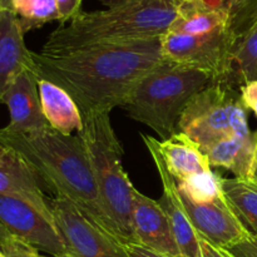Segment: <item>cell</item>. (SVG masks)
Instances as JSON below:
<instances>
[{"label": "cell", "instance_id": "cell-1", "mask_svg": "<svg viewBox=\"0 0 257 257\" xmlns=\"http://www.w3.org/2000/svg\"><path fill=\"white\" fill-rule=\"evenodd\" d=\"M161 39L33 52V72L65 90L83 117L123 107L138 83L163 62Z\"/></svg>", "mask_w": 257, "mask_h": 257}, {"label": "cell", "instance_id": "cell-2", "mask_svg": "<svg viewBox=\"0 0 257 257\" xmlns=\"http://www.w3.org/2000/svg\"><path fill=\"white\" fill-rule=\"evenodd\" d=\"M0 143L17 151L55 197L69 201L117 238L103 207L87 151L77 135H63L52 127L30 133H10L2 128Z\"/></svg>", "mask_w": 257, "mask_h": 257}, {"label": "cell", "instance_id": "cell-3", "mask_svg": "<svg viewBox=\"0 0 257 257\" xmlns=\"http://www.w3.org/2000/svg\"><path fill=\"white\" fill-rule=\"evenodd\" d=\"M105 9L82 12L52 32L40 52L64 53L102 44L162 38L177 17L175 0H102Z\"/></svg>", "mask_w": 257, "mask_h": 257}, {"label": "cell", "instance_id": "cell-4", "mask_svg": "<svg viewBox=\"0 0 257 257\" xmlns=\"http://www.w3.org/2000/svg\"><path fill=\"white\" fill-rule=\"evenodd\" d=\"M109 114L98 113L83 117V130L77 136L87 151L103 207L118 241L122 245L137 243L132 226L136 187L123 168V147Z\"/></svg>", "mask_w": 257, "mask_h": 257}, {"label": "cell", "instance_id": "cell-5", "mask_svg": "<svg viewBox=\"0 0 257 257\" xmlns=\"http://www.w3.org/2000/svg\"><path fill=\"white\" fill-rule=\"evenodd\" d=\"M212 83L208 73L163 60L138 83L122 108L165 141L178 132L190 100Z\"/></svg>", "mask_w": 257, "mask_h": 257}, {"label": "cell", "instance_id": "cell-6", "mask_svg": "<svg viewBox=\"0 0 257 257\" xmlns=\"http://www.w3.org/2000/svg\"><path fill=\"white\" fill-rule=\"evenodd\" d=\"M177 131L197 143L202 152L223 138L252 133L238 89L218 83L210 84L190 100Z\"/></svg>", "mask_w": 257, "mask_h": 257}, {"label": "cell", "instance_id": "cell-7", "mask_svg": "<svg viewBox=\"0 0 257 257\" xmlns=\"http://www.w3.org/2000/svg\"><path fill=\"white\" fill-rule=\"evenodd\" d=\"M232 49L233 43L227 30L206 35L168 30L161 39L163 60L208 73L213 83L220 82L225 75Z\"/></svg>", "mask_w": 257, "mask_h": 257}, {"label": "cell", "instance_id": "cell-8", "mask_svg": "<svg viewBox=\"0 0 257 257\" xmlns=\"http://www.w3.org/2000/svg\"><path fill=\"white\" fill-rule=\"evenodd\" d=\"M55 226L69 257H130L124 246L62 197L52 200Z\"/></svg>", "mask_w": 257, "mask_h": 257}, {"label": "cell", "instance_id": "cell-9", "mask_svg": "<svg viewBox=\"0 0 257 257\" xmlns=\"http://www.w3.org/2000/svg\"><path fill=\"white\" fill-rule=\"evenodd\" d=\"M0 222L14 237L49 256L67 255L54 221L17 197L0 195Z\"/></svg>", "mask_w": 257, "mask_h": 257}, {"label": "cell", "instance_id": "cell-10", "mask_svg": "<svg viewBox=\"0 0 257 257\" xmlns=\"http://www.w3.org/2000/svg\"><path fill=\"white\" fill-rule=\"evenodd\" d=\"M178 193L195 230L213 247L226 250L250 236L228 206L223 192L205 200H193L180 191Z\"/></svg>", "mask_w": 257, "mask_h": 257}, {"label": "cell", "instance_id": "cell-11", "mask_svg": "<svg viewBox=\"0 0 257 257\" xmlns=\"http://www.w3.org/2000/svg\"><path fill=\"white\" fill-rule=\"evenodd\" d=\"M141 137H142L143 143L147 147L153 163L157 168L163 190L160 203L165 210L166 215H167L168 221H170L173 236H175V240L177 242L178 248H180L181 256L203 257L201 237L191 223L187 213H186L182 201L180 198V193H178L177 182L166 168L160 153L153 145L152 137L148 135H142Z\"/></svg>", "mask_w": 257, "mask_h": 257}, {"label": "cell", "instance_id": "cell-12", "mask_svg": "<svg viewBox=\"0 0 257 257\" xmlns=\"http://www.w3.org/2000/svg\"><path fill=\"white\" fill-rule=\"evenodd\" d=\"M44 190V183L27 161L17 151L0 143V195L20 198L54 221L52 200Z\"/></svg>", "mask_w": 257, "mask_h": 257}, {"label": "cell", "instance_id": "cell-13", "mask_svg": "<svg viewBox=\"0 0 257 257\" xmlns=\"http://www.w3.org/2000/svg\"><path fill=\"white\" fill-rule=\"evenodd\" d=\"M132 226L137 243L168 257H182L160 201L143 195L137 188L133 196Z\"/></svg>", "mask_w": 257, "mask_h": 257}, {"label": "cell", "instance_id": "cell-14", "mask_svg": "<svg viewBox=\"0 0 257 257\" xmlns=\"http://www.w3.org/2000/svg\"><path fill=\"white\" fill-rule=\"evenodd\" d=\"M10 120L4 130L10 133H30L49 127L40 103L38 77L32 69L20 73L3 98Z\"/></svg>", "mask_w": 257, "mask_h": 257}, {"label": "cell", "instance_id": "cell-15", "mask_svg": "<svg viewBox=\"0 0 257 257\" xmlns=\"http://www.w3.org/2000/svg\"><path fill=\"white\" fill-rule=\"evenodd\" d=\"M18 18L9 9L0 12V104L13 80L22 72L34 68L33 52L25 45Z\"/></svg>", "mask_w": 257, "mask_h": 257}, {"label": "cell", "instance_id": "cell-16", "mask_svg": "<svg viewBox=\"0 0 257 257\" xmlns=\"http://www.w3.org/2000/svg\"><path fill=\"white\" fill-rule=\"evenodd\" d=\"M152 142L176 182H186L196 176L212 172L207 156L183 133L177 132L165 141L152 137Z\"/></svg>", "mask_w": 257, "mask_h": 257}, {"label": "cell", "instance_id": "cell-17", "mask_svg": "<svg viewBox=\"0 0 257 257\" xmlns=\"http://www.w3.org/2000/svg\"><path fill=\"white\" fill-rule=\"evenodd\" d=\"M257 143V132L250 136H232L217 141L203 151L211 167L230 171L235 178L248 182L252 171Z\"/></svg>", "mask_w": 257, "mask_h": 257}, {"label": "cell", "instance_id": "cell-18", "mask_svg": "<svg viewBox=\"0 0 257 257\" xmlns=\"http://www.w3.org/2000/svg\"><path fill=\"white\" fill-rule=\"evenodd\" d=\"M40 103L49 127L63 135L79 133L83 130V115L73 98L54 83L38 78Z\"/></svg>", "mask_w": 257, "mask_h": 257}, {"label": "cell", "instance_id": "cell-19", "mask_svg": "<svg viewBox=\"0 0 257 257\" xmlns=\"http://www.w3.org/2000/svg\"><path fill=\"white\" fill-rule=\"evenodd\" d=\"M257 79V18L233 47L225 75L218 84L231 89Z\"/></svg>", "mask_w": 257, "mask_h": 257}, {"label": "cell", "instance_id": "cell-20", "mask_svg": "<svg viewBox=\"0 0 257 257\" xmlns=\"http://www.w3.org/2000/svg\"><path fill=\"white\" fill-rule=\"evenodd\" d=\"M228 206L248 235L257 237V190L246 181L221 178Z\"/></svg>", "mask_w": 257, "mask_h": 257}, {"label": "cell", "instance_id": "cell-21", "mask_svg": "<svg viewBox=\"0 0 257 257\" xmlns=\"http://www.w3.org/2000/svg\"><path fill=\"white\" fill-rule=\"evenodd\" d=\"M210 7L227 15V32L233 47L257 18V0H205ZM233 50V49H232Z\"/></svg>", "mask_w": 257, "mask_h": 257}, {"label": "cell", "instance_id": "cell-22", "mask_svg": "<svg viewBox=\"0 0 257 257\" xmlns=\"http://www.w3.org/2000/svg\"><path fill=\"white\" fill-rule=\"evenodd\" d=\"M9 10L18 18L24 33L39 29L55 20L59 22L55 0H10Z\"/></svg>", "mask_w": 257, "mask_h": 257}, {"label": "cell", "instance_id": "cell-23", "mask_svg": "<svg viewBox=\"0 0 257 257\" xmlns=\"http://www.w3.org/2000/svg\"><path fill=\"white\" fill-rule=\"evenodd\" d=\"M0 248H2V251L7 257H43L37 248L28 245L24 241L19 240L14 236H12L9 240L5 241L0 246Z\"/></svg>", "mask_w": 257, "mask_h": 257}, {"label": "cell", "instance_id": "cell-24", "mask_svg": "<svg viewBox=\"0 0 257 257\" xmlns=\"http://www.w3.org/2000/svg\"><path fill=\"white\" fill-rule=\"evenodd\" d=\"M82 2L83 0H55L60 25L70 23L82 13Z\"/></svg>", "mask_w": 257, "mask_h": 257}, {"label": "cell", "instance_id": "cell-25", "mask_svg": "<svg viewBox=\"0 0 257 257\" xmlns=\"http://www.w3.org/2000/svg\"><path fill=\"white\" fill-rule=\"evenodd\" d=\"M223 251L231 257H257V237L247 236L242 241Z\"/></svg>", "mask_w": 257, "mask_h": 257}, {"label": "cell", "instance_id": "cell-26", "mask_svg": "<svg viewBox=\"0 0 257 257\" xmlns=\"http://www.w3.org/2000/svg\"><path fill=\"white\" fill-rule=\"evenodd\" d=\"M238 92H240L241 102L243 103L246 109L251 110L257 118V79L241 85Z\"/></svg>", "mask_w": 257, "mask_h": 257}, {"label": "cell", "instance_id": "cell-27", "mask_svg": "<svg viewBox=\"0 0 257 257\" xmlns=\"http://www.w3.org/2000/svg\"><path fill=\"white\" fill-rule=\"evenodd\" d=\"M123 246H124V250L127 251L130 257H168L160 252H156L153 250H150V248L145 247L140 243H125Z\"/></svg>", "mask_w": 257, "mask_h": 257}, {"label": "cell", "instance_id": "cell-28", "mask_svg": "<svg viewBox=\"0 0 257 257\" xmlns=\"http://www.w3.org/2000/svg\"><path fill=\"white\" fill-rule=\"evenodd\" d=\"M201 246H202L203 251V257H225L223 252L218 248L213 247L212 245H210L208 242H206L205 240L201 238Z\"/></svg>", "mask_w": 257, "mask_h": 257}, {"label": "cell", "instance_id": "cell-29", "mask_svg": "<svg viewBox=\"0 0 257 257\" xmlns=\"http://www.w3.org/2000/svg\"><path fill=\"white\" fill-rule=\"evenodd\" d=\"M248 182H253V183L257 182V143H256V150H255V157H253L252 171H251V178Z\"/></svg>", "mask_w": 257, "mask_h": 257}, {"label": "cell", "instance_id": "cell-30", "mask_svg": "<svg viewBox=\"0 0 257 257\" xmlns=\"http://www.w3.org/2000/svg\"><path fill=\"white\" fill-rule=\"evenodd\" d=\"M12 233L9 232V231L7 230V228L4 227V226L2 225V222H0V246L3 245V243L5 242L7 240H9L10 237H12Z\"/></svg>", "mask_w": 257, "mask_h": 257}, {"label": "cell", "instance_id": "cell-31", "mask_svg": "<svg viewBox=\"0 0 257 257\" xmlns=\"http://www.w3.org/2000/svg\"><path fill=\"white\" fill-rule=\"evenodd\" d=\"M2 8H3V9H9V8H10V0H2Z\"/></svg>", "mask_w": 257, "mask_h": 257}, {"label": "cell", "instance_id": "cell-32", "mask_svg": "<svg viewBox=\"0 0 257 257\" xmlns=\"http://www.w3.org/2000/svg\"><path fill=\"white\" fill-rule=\"evenodd\" d=\"M43 257H69L68 255H63V256H43Z\"/></svg>", "mask_w": 257, "mask_h": 257}, {"label": "cell", "instance_id": "cell-33", "mask_svg": "<svg viewBox=\"0 0 257 257\" xmlns=\"http://www.w3.org/2000/svg\"><path fill=\"white\" fill-rule=\"evenodd\" d=\"M0 257H7L5 256V253L2 251V248H0Z\"/></svg>", "mask_w": 257, "mask_h": 257}, {"label": "cell", "instance_id": "cell-34", "mask_svg": "<svg viewBox=\"0 0 257 257\" xmlns=\"http://www.w3.org/2000/svg\"><path fill=\"white\" fill-rule=\"evenodd\" d=\"M221 251H222V252H223V255H225V257H231L230 255H228L227 252H225V251H223V250H221Z\"/></svg>", "mask_w": 257, "mask_h": 257}, {"label": "cell", "instance_id": "cell-35", "mask_svg": "<svg viewBox=\"0 0 257 257\" xmlns=\"http://www.w3.org/2000/svg\"><path fill=\"white\" fill-rule=\"evenodd\" d=\"M251 183V185H252L253 186V187H255L256 188V190H257V182L256 183H253V182H250Z\"/></svg>", "mask_w": 257, "mask_h": 257}, {"label": "cell", "instance_id": "cell-36", "mask_svg": "<svg viewBox=\"0 0 257 257\" xmlns=\"http://www.w3.org/2000/svg\"><path fill=\"white\" fill-rule=\"evenodd\" d=\"M2 9H3V8H2V0H0V12H2Z\"/></svg>", "mask_w": 257, "mask_h": 257}]
</instances>
